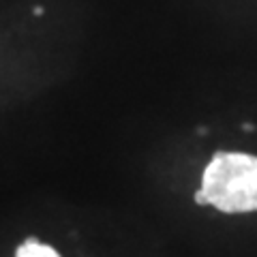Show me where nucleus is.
Returning <instances> with one entry per match:
<instances>
[{
    "label": "nucleus",
    "mask_w": 257,
    "mask_h": 257,
    "mask_svg": "<svg viewBox=\"0 0 257 257\" xmlns=\"http://www.w3.org/2000/svg\"><path fill=\"white\" fill-rule=\"evenodd\" d=\"M202 191L208 206L221 212L257 210V157L242 152H216L204 170Z\"/></svg>",
    "instance_id": "obj_1"
},
{
    "label": "nucleus",
    "mask_w": 257,
    "mask_h": 257,
    "mask_svg": "<svg viewBox=\"0 0 257 257\" xmlns=\"http://www.w3.org/2000/svg\"><path fill=\"white\" fill-rule=\"evenodd\" d=\"M15 257H60V255L56 253L50 244H43V242H39V240L30 238V240H26V242L20 244Z\"/></svg>",
    "instance_id": "obj_2"
}]
</instances>
